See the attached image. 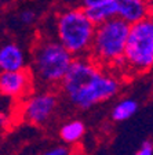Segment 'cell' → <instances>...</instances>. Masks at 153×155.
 Masks as SVG:
<instances>
[{"label":"cell","mask_w":153,"mask_h":155,"mask_svg":"<svg viewBox=\"0 0 153 155\" xmlns=\"http://www.w3.org/2000/svg\"><path fill=\"white\" fill-rule=\"evenodd\" d=\"M86 133V126L81 120L75 119L70 120V122H66L61 126L59 129V137L61 140L66 144H76L81 140V137Z\"/></svg>","instance_id":"cell-11"},{"label":"cell","mask_w":153,"mask_h":155,"mask_svg":"<svg viewBox=\"0 0 153 155\" xmlns=\"http://www.w3.org/2000/svg\"><path fill=\"white\" fill-rule=\"evenodd\" d=\"M149 18L153 21V4H152V8H150V15H149Z\"/></svg>","instance_id":"cell-17"},{"label":"cell","mask_w":153,"mask_h":155,"mask_svg":"<svg viewBox=\"0 0 153 155\" xmlns=\"http://www.w3.org/2000/svg\"><path fill=\"white\" fill-rule=\"evenodd\" d=\"M0 69L2 72H17L26 69L25 53L15 43H6L0 48Z\"/></svg>","instance_id":"cell-9"},{"label":"cell","mask_w":153,"mask_h":155,"mask_svg":"<svg viewBox=\"0 0 153 155\" xmlns=\"http://www.w3.org/2000/svg\"><path fill=\"white\" fill-rule=\"evenodd\" d=\"M73 61V54H70L57 39L43 38L32 47L30 72L33 79L43 86H59Z\"/></svg>","instance_id":"cell-2"},{"label":"cell","mask_w":153,"mask_h":155,"mask_svg":"<svg viewBox=\"0 0 153 155\" xmlns=\"http://www.w3.org/2000/svg\"><path fill=\"white\" fill-rule=\"evenodd\" d=\"M42 155H69V150H68L66 147L58 145V147H53V148L44 151Z\"/></svg>","instance_id":"cell-14"},{"label":"cell","mask_w":153,"mask_h":155,"mask_svg":"<svg viewBox=\"0 0 153 155\" xmlns=\"http://www.w3.org/2000/svg\"><path fill=\"white\" fill-rule=\"evenodd\" d=\"M135 155H153V144L150 141H145L135 152Z\"/></svg>","instance_id":"cell-15"},{"label":"cell","mask_w":153,"mask_h":155,"mask_svg":"<svg viewBox=\"0 0 153 155\" xmlns=\"http://www.w3.org/2000/svg\"><path fill=\"white\" fill-rule=\"evenodd\" d=\"M84 10H86L87 17L91 19V22L95 26L101 25V24H105L117 17V4H116V2L101 3Z\"/></svg>","instance_id":"cell-10"},{"label":"cell","mask_w":153,"mask_h":155,"mask_svg":"<svg viewBox=\"0 0 153 155\" xmlns=\"http://www.w3.org/2000/svg\"><path fill=\"white\" fill-rule=\"evenodd\" d=\"M58 105V96L51 90H43L26 98L22 107V115L26 122L43 125L54 114Z\"/></svg>","instance_id":"cell-6"},{"label":"cell","mask_w":153,"mask_h":155,"mask_svg":"<svg viewBox=\"0 0 153 155\" xmlns=\"http://www.w3.org/2000/svg\"><path fill=\"white\" fill-rule=\"evenodd\" d=\"M138 111V103L134 98H124L119 101L112 108V119L116 122H124L134 116Z\"/></svg>","instance_id":"cell-12"},{"label":"cell","mask_w":153,"mask_h":155,"mask_svg":"<svg viewBox=\"0 0 153 155\" xmlns=\"http://www.w3.org/2000/svg\"><path fill=\"white\" fill-rule=\"evenodd\" d=\"M97 26L87 17L83 7H70L55 19L57 40L75 58L90 55Z\"/></svg>","instance_id":"cell-3"},{"label":"cell","mask_w":153,"mask_h":155,"mask_svg":"<svg viewBox=\"0 0 153 155\" xmlns=\"http://www.w3.org/2000/svg\"><path fill=\"white\" fill-rule=\"evenodd\" d=\"M108 2H116V0H80V7L88 8V7L97 6V4L101 3H108Z\"/></svg>","instance_id":"cell-16"},{"label":"cell","mask_w":153,"mask_h":155,"mask_svg":"<svg viewBox=\"0 0 153 155\" xmlns=\"http://www.w3.org/2000/svg\"><path fill=\"white\" fill-rule=\"evenodd\" d=\"M36 19V14L33 10H22L21 13H19V21H21V24H24V25H30V24L35 22Z\"/></svg>","instance_id":"cell-13"},{"label":"cell","mask_w":153,"mask_h":155,"mask_svg":"<svg viewBox=\"0 0 153 155\" xmlns=\"http://www.w3.org/2000/svg\"><path fill=\"white\" fill-rule=\"evenodd\" d=\"M153 68V21L150 18L131 26L121 71L144 74Z\"/></svg>","instance_id":"cell-5"},{"label":"cell","mask_w":153,"mask_h":155,"mask_svg":"<svg viewBox=\"0 0 153 155\" xmlns=\"http://www.w3.org/2000/svg\"><path fill=\"white\" fill-rule=\"evenodd\" d=\"M150 3H152V4H153V0H150Z\"/></svg>","instance_id":"cell-18"},{"label":"cell","mask_w":153,"mask_h":155,"mask_svg":"<svg viewBox=\"0 0 153 155\" xmlns=\"http://www.w3.org/2000/svg\"><path fill=\"white\" fill-rule=\"evenodd\" d=\"M131 25L119 17L97 26L88 57L98 65L115 67L121 71Z\"/></svg>","instance_id":"cell-4"},{"label":"cell","mask_w":153,"mask_h":155,"mask_svg":"<svg viewBox=\"0 0 153 155\" xmlns=\"http://www.w3.org/2000/svg\"><path fill=\"white\" fill-rule=\"evenodd\" d=\"M33 75L30 69L0 74V91L10 98H21L32 90Z\"/></svg>","instance_id":"cell-7"},{"label":"cell","mask_w":153,"mask_h":155,"mask_svg":"<svg viewBox=\"0 0 153 155\" xmlns=\"http://www.w3.org/2000/svg\"><path fill=\"white\" fill-rule=\"evenodd\" d=\"M59 87L73 107L88 110L115 97L120 90V82L116 75L108 72L90 57H79L72 62Z\"/></svg>","instance_id":"cell-1"},{"label":"cell","mask_w":153,"mask_h":155,"mask_svg":"<svg viewBox=\"0 0 153 155\" xmlns=\"http://www.w3.org/2000/svg\"><path fill=\"white\" fill-rule=\"evenodd\" d=\"M116 4L117 17L131 26L148 19L150 15V0H116Z\"/></svg>","instance_id":"cell-8"}]
</instances>
